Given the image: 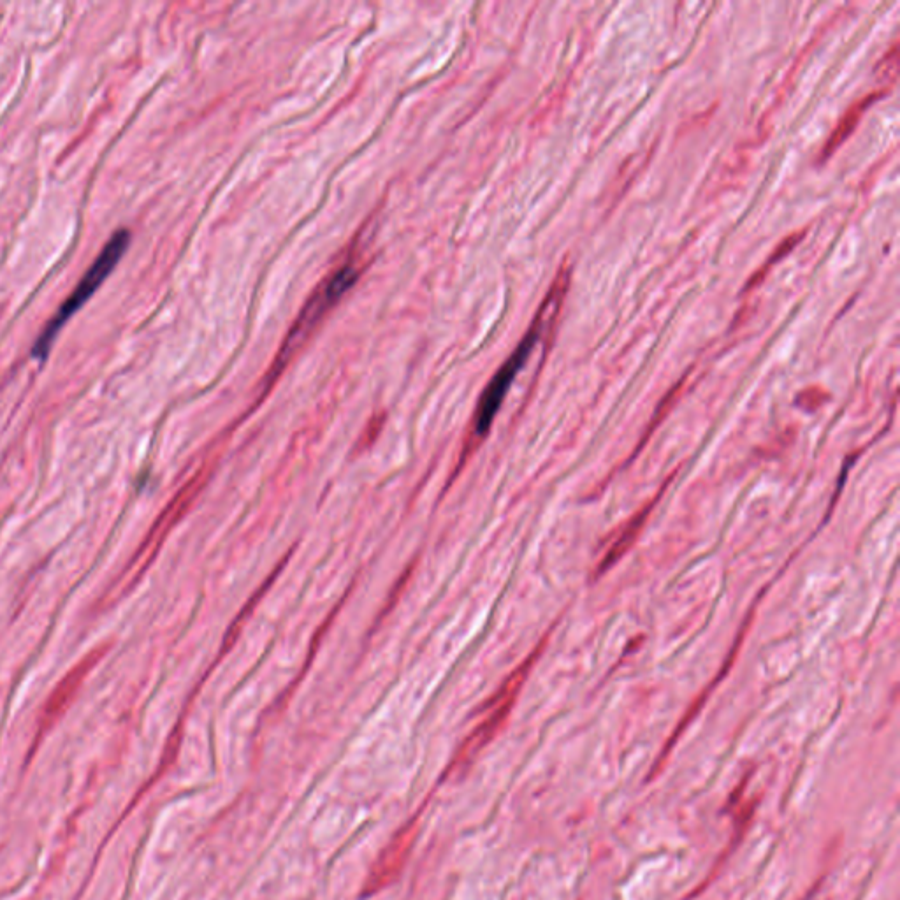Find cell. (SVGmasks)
<instances>
[{
    "label": "cell",
    "mask_w": 900,
    "mask_h": 900,
    "mask_svg": "<svg viewBox=\"0 0 900 900\" xmlns=\"http://www.w3.org/2000/svg\"><path fill=\"white\" fill-rule=\"evenodd\" d=\"M129 245H131L129 229L122 227L113 233L108 243L102 248L101 254L97 255V259L92 262V266L81 278L80 284L74 287L71 296L62 303L57 313L51 317L50 322L39 333L36 342L32 345V350H30V356L37 361H46L60 329L66 326L67 320L71 319L74 313L78 312L81 306L94 296V292L101 287L102 282L113 273V269L117 268L118 262L124 257L125 250L129 248Z\"/></svg>",
    "instance_id": "1"
},
{
    "label": "cell",
    "mask_w": 900,
    "mask_h": 900,
    "mask_svg": "<svg viewBox=\"0 0 900 900\" xmlns=\"http://www.w3.org/2000/svg\"><path fill=\"white\" fill-rule=\"evenodd\" d=\"M357 278H359V269L352 264H343L342 268L336 269L333 275L327 276L312 298L308 299L305 308L301 310V315L294 322L291 333L287 334V340L280 350L276 368L284 366L285 361L289 359L294 350L298 349L306 336L312 333L313 327L319 324L320 319L354 287Z\"/></svg>",
    "instance_id": "2"
},
{
    "label": "cell",
    "mask_w": 900,
    "mask_h": 900,
    "mask_svg": "<svg viewBox=\"0 0 900 900\" xmlns=\"http://www.w3.org/2000/svg\"><path fill=\"white\" fill-rule=\"evenodd\" d=\"M540 331H542V312H538L537 320L533 322L530 331L526 333L521 343L517 345V349L512 352V356L503 363V366L494 375L493 380L489 382L486 391L482 394L479 408H477V421H475V428H477L479 433H486L489 426H491L494 415L498 414V410H500L505 394L509 392L510 385L514 382V378L517 377V373L523 370L524 364L530 357L531 350L537 345Z\"/></svg>",
    "instance_id": "3"
},
{
    "label": "cell",
    "mask_w": 900,
    "mask_h": 900,
    "mask_svg": "<svg viewBox=\"0 0 900 900\" xmlns=\"http://www.w3.org/2000/svg\"><path fill=\"white\" fill-rule=\"evenodd\" d=\"M414 823L415 820L410 823V828L401 830L400 834L396 835V839L387 846V850L382 853V857L378 858L377 865L371 871L370 879L366 881V892H378L380 888L389 885L392 879L398 876V872L403 869L408 853L412 850L415 832H417Z\"/></svg>",
    "instance_id": "4"
},
{
    "label": "cell",
    "mask_w": 900,
    "mask_h": 900,
    "mask_svg": "<svg viewBox=\"0 0 900 900\" xmlns=\"http://www.w3.org/2000/svg\"><path fill=\"white\" fill-rule=\"evenodd\" d=\"M881 94H869L867 97H864L862 101H858L853 108L844 115L839 125H837V129H835L834 134L828 138L827 146H825V150H823V157L827 159L830 157V153H834L839 146H841L842 141L850 136L851 132L855 131V127H857L858 120L862 118L864 115L865 109L871 106L872 102L878 99Z\"/></svg>",
    "instance_id": "5"
}]
</instances>
